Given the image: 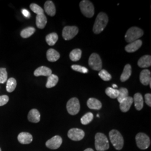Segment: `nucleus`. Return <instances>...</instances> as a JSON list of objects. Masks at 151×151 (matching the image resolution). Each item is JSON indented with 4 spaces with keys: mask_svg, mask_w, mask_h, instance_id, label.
<instances>
[{
    "mask_svg": "<svg viewBox=\"0 0 151 151\" xmlns=\"http://www.w3.org/2000/svg\"><path fill=\"white\" fill-rule=\"evenodd\" d=\"M80 8L82 14L86 17H92L95 14L93 5L91 1L83 0L80 3Z\"/></svg>",
    "mask_w": 151,
    "mask_h": 151,
    "instance_id": "nucleus-5",
    "label": "nucleus"
},
{
    "mask_svg": "<svg viewBox=\"0 0 151 151\" xmlns=\"http://www.w3.org/2000/svg\"><path fill=\"white\" fill-rule=\"evenodd\" d=\"M142 45V41L138 39L132 43L128 44L125 47V50L128 53H133L140 48Z\"/></svg>",
    "mask_w": 151,
    "mask_h": 151,
    "instance_id": "nucleus-14",
    "label": "nucleus"
},
{
    "mask_svg": "<svg viewBox=\"0 0 151 151\" xmlns=\"http://www.w3.org/2000/svg\"><path fill=\"white\" fill-rule=\"evenodd\" d=\"M132 75V67L129 64L125 65L124 67V70L120 76V81L125 82Z\"/></svg>",
    "mask_w": 151,
    "mask_h": 151,
    "instance_id": "nucleus-24",
    "label": "nucleus"
},
{
    "mask_svg": "<svg viewBox=\"0 0 151 151\" xmlns=\"http://www.w3.org/2000/svg\"><path fill=\"white\" fill-rule=\"evenodd\" d=\"M67 110L71 115H75L78 113L80 110V104L76 97L71 98L67 103Z\"/></svg>",
    "mask_w": 151,
    "mask_h": 151,
    "instance_id": "nucleus-7",
    "label": "nucleus"
},
{
    "mask_svg": "<svg viewBox=\"0 0 151 151\" xmlns=\"http://www.w3.org/2000/svg\"><path fill=\"white\" fill-rule=\"evenodd\" d=\"M151 73L148 70H143L140 72L139 80L140 82L145 86H147L151 82Z\"/></svg>",
    "mask_w": 151,
    "mask_h": 151,
    "instance_id": "nucleus-12",
    "label": "nucleus"
},
{
    "mask_svg": "<svg viewBox=\"0 0 151 151\" xmlns=\"http://www.w3.org/2000/svg\"><path fill=\"white\" fill-rule=\"evenodd\" d=\"M133 99V102H134V106L135 109L140 111L142 108H143V104H144V100L143 97L140 93H136L134 95Z\"/></svg>",
    "mask_w": 151,
    "mask_h": 151,
    "instance_id": "nucleus-18",
    "label": "nucleus"
},
{
    "mask_svg": "<svg viewBox=\"0 0 151 151\" xmlns=\"http://www.w3.org/2000/svg\"><path fill=\"white\" fill-rule=\"evenodd\" d=\"M47 23V17L44 14L38 15L36 17V25L37 27L40 29H44Z\"/></svg>",
    "mask_w": 151,
    "mask_h": 151,
    "instance_id": "nucleus-23",
    "label": "nucleus"
},
{
    "mask_svg": "<svg viewBox=\"0 0 151 151\" xmlns=\"http://www.w3.org/2000/svg\"><path fill=\"white\" fill-rule=\"evenodd\" d=\"M17 82L16 80L14 78H10L6 83V90L9 92H12L16 88Z\"/></svg>",
    "mask_w": 151,
    "mask_h": 151,
    "instance_id": "nucleus-28",
    "label": "nucleus"
},
{
    "mask_svg": "<svg viewBox=\"0 0 151 151\" xmlns=\"http://www.w3.org/2000/svg\"><path fill=\"white\" fill-rule=\"evenodd\" d=\"M109 22V19L107 15L101 12L97 15V17L93 27V32L95 34H99L103 32Z\"/></svg>",
    "mask_w": 151,
    "mask_h": 151,
    "instance_id": "nucleus-1",
    "label": "nucleus"
},
{
    "mask_svg": "<svg viewBox=\"0 0 151 151\" xmlns=\"http://www.w3.org/2000/svg\"><path fill=\"white\" fill-rule=\"evenodd\" d=\"M95 148L97 151H105L109 148L108 138L104 134L97 133L95 137Z\"/></svg>",
    "mask_w": 151,
    "mask_h": 151,
    "instance_id": "nucleus-3",
    "label": "nucleus"
},
{
    "mask_svg": "<svg viewBox=\"0 0 151 151\" xmlns=\"http://www.w3.org/2000/svg\"><path fill=\"white\" fill-rule=\"evenodd\" d=\"M44 10L45 12L50 16H54L56 13L55 7L52 1H47L44 4Z\"/></svg>",
    "mask_w": 151,
    "mask_h": 151,
    "instance_id": "nucleus-19",
    "label": "nucleus"
},
{
    "mask_svg": "<svg viewBox=\"0 0 151 151\" xmlns=\"http://www.w3.org/2000/svg\"><path fill=\"white\" fill-rule=\"evenodd\" d=\"M9 101V97L7 95L0 96V106L6 105Z\"/></svg>",
    "mask_w": 151,
    "mask_h": 151,
    "instance_id": "nucleus-37",
    "label": "nucleus"
},
{
    "mask_svg": "<svg viewBox=\"0 0 151 151\" xmlns=\"http://www.w3.org/2000/svg\"><path fill=\"white\" fill-rule=\"evenodd\" d=\"M99 76L103 80L105 81H110L112 78L111 75L105 70H100L99 73Z\"/></svg>",
    "mask_w": 151,
    "mask_h": 151,
    "instance_id": "nucleus-33",
    "label": "nucleus"
},
{
    "mask_svg": "<svg viewBox=\"0 0 151 151\" xmlns=\"http://www.w3.org/2000/svg\"><path fill=\"white\" fill-rule=\"evenodd\" d=\"M97 117H99V115L97 114Z\"/></svg>",
    "mask_w": 151,
    "mask_h": 151,
    "instance_id": "nucleus-42",
    "label": "nucleus"
},
{
    "mask_svg": "<svg viewBox=\"0 0 151 151\" xmlns=\"http://www.w3.org/2000/svg\"><path fill=\"white\" fill-rule=\"evenodd\" d=\"M113 88L115 89V88L118 87V86H117L116 85H115V84H113Z\"/></svg>",
    "mask_w": 151,
    "mask_h": 151,
    "instance_id": "nucleus-41",
    "label": "nucleus"
},
{
    "mask_svg": "<svg viewBox=\"0 0 151 151\" xmlns=\"http://www.w3.org/2000/svg\"><path fill=\"white\" fill-rule=\"evenodd\" d=\"M145 103L146 104L149 106L150 107L151 106V93H146L145 96Z\"/></svg>",
    "mask_w": 151,
    "mask_h": 151,
    "instance_id": "nucleus-38",
    "label": "nucleus"
},
{
    "mask_svg": "<svg viewBox=\"0 0 151 151\" xmlns=\"http://www.w3.org/2000/svg\"><path fill=\"white\" fill-rule=\"evenodd\" d=\"M52 74V70L49 68L45 66H41L39 67L37 69H36L34 72V75L36 77L41 76L48 77Z\"/></svg>",
    "mask_w": 151,
    "mask_h": 151,
    "instance_id": "nucleus-17",
    "label": "nucleus"
},
{
    "mask_svg": "<svg viewBox=\"0 0 151 151\" xmlns=\"http://www.w3.org/2000/svg\"><path fill=\"white\" fill-rule=\"evenodd\" d=\"M88 65L92 70L100 71L102 70L103 63L99 54L93 53L90 56Z\"/></svg>",
    "mask_w": 151,
    "mask_h": 151,
    "instance_id": "nucleus-8",
    "label": "nucleus"
},
{
    "mask_svg": "<svg viewBox=\"0 0 151 151\" xmlns=\"http://www.w3.org/2000/svg\"><path fill=\"white\" fill-rule=\"evenodd\" d=\"M35 32L34 27H28L23 29L21 32L20 35L22 38H27L31 37Z\"/></svg>",
    "mask_w": 151,
    "mask_h": 151,
    "instance_id": "nucleus-30",
    "label": "nucleus"
},
{
    "mask_svg": "<svg viewBox=\"0 0 151 151\" xmlns=\"http://www.w3.org/2000/svg\"><path fill=\"white\" fill-rule=\"evenodd\" d=\"M105 93L111 99H116L118 96L119 90L115 89L112 87H108L105 90Z\"/></svg>",
    "mask_w": 151,
    "mask_h": 151,
    "instance_id": "nucleus-31",
    "label": "nucleus"
},
{
    "mask_svg": "<svg viewBox=\"0 0 151 151\" xmlns=\"http://www.w3.org/2000/svg\"><path fill=\"white\" fill-rule=\"evenodd\" d=\"M84 151H94L92 148H87Z\"/></svg>",
    "mask_w": 151,
    "mask_h": 151,
    "instance_id": "nucleus-40",
    "label": "nucleus"
},
{
    "mask_svg": "<svg viewBox=\"0 0 151 151\" xmlns=\"http://www.w3.org/2000/svg\"><path fill=\"white\" fill-rule=\"evenodd\" d=\"M133 103V99L132 97H127L122 103H120V109L123 112L126 113L129 110L132 104Z\"/></svg>",
    "mask_w": 151,
    "mask_h": 151,
    "instance_id": "nucleus-16",
    "label": "nucleus"
},
{
    "mask_svg": "<svg viewBox=\"0 0 151 151\" xmlns=\"http://www.w3.org/2000/svg\"><path fill=\"white\" fill-rule=\"evenodd\" d=\"M0 151H1V148H0Z\"/></svg>",
    "mask_w": 151,
    "mask_h": 151,
    "instance_id": "nucleus-43",
    "label": "nucleus"
},
{
    "mask_svg": "<svg viewBox=\"0 0 151 151\" xmlns=\"http://www.w3.org/2000/svg\"><path fill=\"white\" fill-rule=\"evenodd\" d=\"M138 65L140 68H147L151 65V57L150 55L142 56L138 62Z\"/></svg>",
    "mask_w": 151,
    "mask_h": 151,
    "instance_id": "nucleus-22",
    "label": "nucleus"
},
{
    "mask_svg": "<svg viewBox=\"0 0 151 151\" xmlns=\"http://www.w3.org/2000/svg\"><path fill=\"white\" fill-rule=\"evenodd\" d=\"M7 80V72L4 68H0V83H4Z\"/></svg>",
    "mask_w": 151,
    "mask_h": 151,
    "instance_id": "nucleus-35",
    "label": "nucleus"
},
{
    "mask_svg": "<svg viewBox=\"0 0 151 151\" xmlns=\"http://www.w3.org/2000/svg\"><path fill=\"white\" fill-rule=\"evenodd\" d=\"M32 136L27 132H22L17 136L18 141L22 145H27L32 143Z\"/></svg>",
    "mask_w": 151,
    "mask_h": 151,
    "instance_id": "nucleus-13",
    "label": "nucleus"
},
{
    "mask_svg": "<svg viewBox=\"0 0 151 151\" xmlns=\"http://www.w3.org/2000/svg\"><path fill=\"white\" fill-rule=\"evenodd\" d=\"M128 97V90L127 88L121 87L119 90V95L117 97L119 103H122L127 97Z\"/></svg>",
    "mask_w": 151,
    "mask_h": 151,
    "instance_id": "nucleus-29",
    "label": "nucleus"
},
{
    "mask_svg": "<svg viewBox=\"0 0 151 151\" xmlns=\"http://www.w3.org/2000/svg\"><path fill=\"white\" fill-rule=\"evenodd\" d=\"M58 80H59V78L57 76L52 74L48 77L47 82L45 85L46 87L48 88L53 87L57 84V83L58 82Z\"/></svg>",
    "mask_w": 151,
    "mask_h": 151,
    "instance_id": "nucleus-25",
    "label": "nucleus"
},
{
    "mask_svg": "<svg viewBox=\"0 0 151 151\" xmlns=\"http://www.w3.org/2000/svg\"><path fill=\"white\" fill-rule=\"evenodd\" d=\"M47 58L49 62H54L60 59V54L54 49H49L47 52Z\"/></svg>",
    "mask_w": 151,
    "mask_h": 151,
    "instance_id": "nucleus-21",
    "label": "nucleus"
},
{
    "mask_svg": "<svg viewBox=\"0 0 151 151\" xmlns=\"http://www.w3.org/2000/svg\"><path fill=\"white\" fill-rule=\"evenodd\" d=\"M62 138L59 135H55L46 142L45 145L50 149L56 150L59 148L62 144Z\"/></svg>",
    "mask_w": 151,
    "mask_h": 151,
    "instance_id": "nucleus-11",
    "label": "nucleus"
},
{
    "mask_svg": "<svg viewBox=\"0 0 151 151\" xmlns=\"http://www.w3.org/2000/svg\"><path fill=\"white\" fill-rule=\"evenodd\" d=\"M85 132L83 130L78 128H72L68 132L67 135L71 140L80 141L85 137Z\"/></svg>",
    "mask_w": 151,
    "mask_h": 151,
    "instance_id": "nucleus-10",
    "label": "nucleus"
},
{
    "mask_svg": "<svg viewBox=\"0 0 151 151\" xmlns=\"http://www.w3.org/2000/svg\"><path fill=\"white\" fill-rule=\"evenodd\" d=\"M22 13L24 15V16H25L26 17H27V18H29L30 16V12H29V11H27V10H26V9H23L22 10Z\"/></svg>",
    "mask_w": 151,
    "mask_h": 151,
    "instance_id": "nucleus-39",
    "label": "nucleus"
},
{
    "mask_svg": "<svg viewBox=\"0 0 151 151\" xmlns=\"http://www.w3.org/2000/svg\"><path fill=\"white\" fill-rule=\"evenodd\" d=\"M71 68L73 70H75L82 73H87L88 72V69L85 67L81 66L80 65H74L71 66Z\"/></svg>",
    "mask_w": 151,
    "mask_h": 151,
    "instance_id": "nucleus-36",
    "label": "nucleus"
},
{
    "mask_svg": "<svg viewBox=\"0 0 151 151\" xmlns=\"http://www.w3.org/2000/svg\"><path fill=\"white\" fill-rule=\"evenodd\" d=\"M109 138L112 145L116 150H120L124 146V139L117 130H111L109 132Z\"/></svg>",
    "mask_w": 151,
    "mask_h": 151,
    "instance_id": "nucleus-2",
    "label": "nucleus"
},
{
    "mask_svg": "<svg viewBox=\"0 0 151 151\" xmlns=\"http://www.w3.org/2000/svg\"><path fill=\"white\" fill-rule=\"evenodd\" d=\"M87 105L92 110H100L102 107L101 103L95 98H90L87 101Z\"/></svg>",
    "mask_w": 151,
    "mask_h": 151,
    "instance_id": "nucleus-20",
    "label": "nucleus"
},
{
    "mask_svg": "<svg viewBox=\"0 0 151 151\" xmlns=\"http://www.w3.org/2000/svg\"><path fill=\"white\" fill-rule=\"evenodd\" d=\"M144 34L143 31L139 27H132L129 28L126 32L125 39L127 42L132 43L139 39Z\"/></svg>",
    "mask_w": 151,
    "mask_h": 151,
    "instance_id": "nucleus-4",
    "label": "nucleus"
},
{
    "mask_svg": "<svg viewBox=\"0 0 151 151\" xmlns=\"http://www.w3.org/2000/svg\"><path fill=\"white\" fill-rule=\"evenodd\" d=\"M30 8L34 13H35L37 15L44 14V10L39 6L36 4H32L30 5Z\"/></svg>",
    "mask_w": 151,
    "mask_h": 151,
    "instance_id": "nucleus-34",
    "label": "nucleus"
},
{
    "mask_svg": "<svg viewBox=\"0 0 151 151\" xmlns=\"http://www.w3.org/2000/svg\"><path fill=\"white\" fill-rule=\"evenodd\" d=\"M82 50L80 49H75L70 52V58L72 61L76 62L81 59Z\"/></svg>",
    "mask_w": 151,
    "mask_h": 151,
    "instance_id": "nucleus-27",
    "label": "nucleus"
},
{
    "mask_svg": "<svg viewBox=\"0 0 151 151\" xmlns=\"http://www.w3.org/2000/svg\"><path fill=\"white\" fill-rule=\"evenodd\" d=\"M78 32V29L76 26H66L62 31V37L65 40H70L74 38Z\"/></svg>",
    "mask_w": 151,
    "mask_h": 151,
    "instance_id": "nucleus-9",
    "label": "nucleus"
},
{
    "mask_svg": "<svg viewBox=\"0 0 151 151\" xmlns=\"http://www.w3.org/2000/svg\"><path fill=\"white\" fill-rule=\"evenodd\" d=\"M137 145L140 150H146L151 145V140L148 135L143 133H139L135 136Z\"/></svg>",
    "mask_w": 151,
    "mask_h": 151,
    "instance_id": "nucleus-6",
    "label": "nucleus"
},
{
    "mask_svg": "<svg viewBox=\"0 0 151 151\" xmlns=\"http://www.w3.org/2000/svg\"><path fill=\"white\" fill-rule=\"evenodd\" d=\"M27 119L29 122L32 123H37L40 122V114L37 109H32L28 114Z\"/></svg>",
    "mask_w": 151,
    "mask_h": 151,
    "instance_id": "nucleus-15",
    "label": "nucleus"
},
{
    "mask_svg": "<svg viewBox=\"0 0 151 151\" xmlns=\"http://www.w3.org/2000/svg\"><path fill=\"white\" fill-rule=\"evenodd\" d=\"M58 39V36L57 33L52 32L50 34H49L46 36L45 40L47 44L50 46H53L55 44L57 43V40Z\"/></svg>",
    "mask_w": 151,
    "mask_h": 151,
    "instance_id": "nucleus-26",
    "label": "nucleus"
},
{
    "mask_svg": "<svg viewBox=\"0 0 151 151\" xmlns=\"http://www.w3.org/2000/svg\"><path fill=\"white\" fill-rule=\"evenodd\" d=\"M93 119V115L91 113H87L85 114L81 119V122L83 125H87L91 123Z\"/></svg>",
    "mask_w": 151,
    "mask_h": 151,
    "instance_id": "nucleus-32",
    "label": "nucleus"
}]
</instances>
